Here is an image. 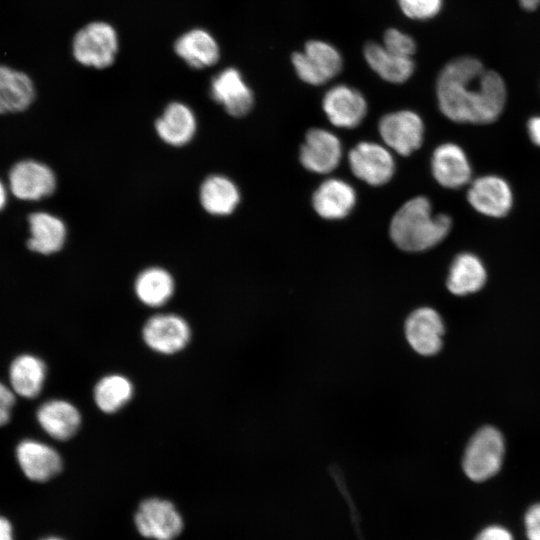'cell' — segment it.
<instances>
[{
  "mask_svg": "<svg viewBox=\"0 0 540 540\" xmlns=\"http://www.w3.org/2000/svg\"><path fill=\"white\" fill-rule=\"evenodd\" d=\"M436 95L445 117L476 125L496 121L507 99L503 78L470 56L457 57L442 68L436 81Z\"/></svg>",
  "mask_w": 540,
  "mask_h": 540,
  "instance_id": "6da1fadb",
  "label": "cell"
},
{
  "mask_svg": "<svg viewBox=\"0 0 540 540\" xmlns=\"http://www.w3.org/2000/svg\"><path fill=\"white\" fill-rule=\"evenodd\" d=\"M451 226L448 215L433 214L430 200L417 196L405 202L393 215L389 235L399 249L422 252L442 242Z\"/></svg>",
  "mask_w": 540,
  "mask_h": 540,
  "instance_id": "7a4b0ae2",
  "label": "cell"
},
{
  "mask_svg": "<svg viewBox=\"0 0 540 540\" xmlns=\"http://www.w3.org/2000/svg\"><path fill=\"white\" fill-rule=\"evenodd\" d=\"M505 439L494 426H483L468 441L463 458V471L473 481H485L501 469L505 455Z\"/></svg>",
  "mask_w": 540,
  "mask_h": 540,
  "instance_id": "3957f363",
  "label": "cell"
},
{
  "mask_svg": "<svg viewBox=\"0 0 540 540\" xmlns=\"http://www.w3.org/2000/svg\"><path fill=\"white\" fill-rule=\"evenodd\" d=\"M291 62L298 78L306 84L319 86L335 78L342 70L339 50L323 40H308L303 51L294 52Z\"/></svg>",
  "mask_w": 540,
  "mask_h": 540,
  "instance_id": "277c9868",
  "label": "cell"
},
{
  "mask_svg": "<svg viewBox=\"0 0 540 540\" xmlns=\"http://www.w3.org/2000/svg\"><path fill=\"white\" fill-rule=\"evenodd\" d=\"M117 50V33L105 22L87 24L76 33L72 44L74 58L84 66L97 69L110 66Z\"/></svg>",
  "mask_w": 540,
  "mask_h": 540,
  "instance_id": "5b68a950",
  "label": "cell"
},
{
  "mask_svg": "<svg viewBox=\"0 0 540 540\" xmlns=\"http://www.w3.org/2000/svg\"><path fill=\"white\" fill-rule=\"evenodd\" d=\"M424 128L422 118L412 110L388 113L378 124V131L385 146L401 156L411 155L421 147Z\"/></svg>",
  "mask_w": 540,
  "mask_h": 540,
  "instance_id": "8992f818",
  "label": "cell"
},
{
  "mask_svg": "<svg viewBox=\"0 0 540 540\" xmlns=\"http://www.w3.org/2000/svg\"><path fill=\"white\" fill-rule=\"evenodd\" d=\"M135 525L145 538L174 540L183 529V520L170 501L160 498L144 500L135 514Z\"/></svg>",
  "mask_w": 540,
  "mask_h": 540,
  "instance_id": "52a82bcc",
  "label": "cell"
},
{
  "mask_svg": "<svg viewBox=\"0 0 540 540\" xmlns=\"http://www.w3.org/2000/svg\"><path fill=\"white\" fill-rule=\"evenodd\" d=\"M392 151L385 145L363 141L349 152L352 173L371 186H381L390 181L395 172Z\"/></svg>",
  "mask_w": 540,
  "mask_h": 540,
  "instance_id": "ba28073f",
  "label": "cell"
},
{
  "mask_svg": "<svg viewBox=\"0 0 540 540\" xmlns=\"http://www.w3.org/2000/svg\"><path fill=\"white\" fill-rule=\"evenodd\" d=\"M56 176L46 164L36 160L17 162L8 174V189L18 199L38 201L53 194Z\"/></svg>",
  "mask_w": 540,
  "mask_h": 540,
  "instance_id": "9c48e42d",
  "label": "cell"
},
{
  "mask_svg": "<svg viewBox=\"0 0 540 540\" xmlns=\"http://www.w3.org/2000/svg\"><path fill=\"white\" fill-rule=\"evenodd\" d=\"M145 344L155 352L170 355L180 352L190 341L191 329L187 321L172 313L150 317L143 326Z\"/></svg>",
  "mask_w": 540,
  "mask_h": 540,
  "instance_id": "30bf717a",
  "label": "cell"
},
{
  "mask_svg": "<svg viewBox=\"0 0 540 540\" xmlns=\"http://www.w3.org/2000/svg\"><path fill=\"white\" fill-rule=\"evenodd\" d=\"M467 201L478 213L501 218L513 206V191L509 183L497 175H483L469 183Z\"/></svg>",
  "mask_w": 540,
  "mask_h": 540,
  "instance_id": "8fae6325",
  "label": "cell"
},
{
  "mask_svg": "<svg viewBox=\"0 0 540 540\" xmlns=\"http://www.w3.org/2000/svg\"><path fill=\"white\" fill-rule=\"evenodd\" d=\"M322 108L332 125L351 129L357 127L365 118L367 101L358 89L338 84L324 94Z\"/></svg>",
  "mask_w": 540,
  "mask_h": 540,
  "instance_id": "7c38bea8",
  "label": "cell"
},
{
  "mask_svg": "<svg viewBox=\"0 0 540 540\" xmlns=\"http://www.w3.org/2000/svg\"><path fill=\"white\" fill-rule=\"evenodd\" d=\"M341 158L342 144L335 134L322 128H312L306 133L299 154L305 169L328 174L336 169Z\"/></svg>",
  "mask_w": 540,
  "mask_h": 540,
  "instance_id": "4fadbf2b",
  "label": "cell"
},
{
  "mask_svg": "<svg viewBox=\"0 0 540 540\" xmlns=\"http://www.w3.org/2000/svg\"><path fill=\"white\" fill-rule=\"evenodd\" d=\"M444 331L442 317L431 307L414 310L405 321L406 340L422 356H433L441 350Z\"/></svg>",
  "mask_w": 540,
  "mask_h": 540,
  "instance_id": "5bb4252c",
  "label": "cell"
},
{
  "mask_svg": "<svg viewBox=\"0 0 540 540\" xmlns=\"http://www.w3.org/2000/svg\"><path fill=\"white\" fill-rule=\"evenodd\" d=\"M431 172L439 185L458 189L471 182L472 167L465 151L455 143L439 145L431 157Z\"/></svg>",
  "mask_w": 540,
  "mask_h": 540,
  "instance_id": "9a60e30c",
  "label": "cell"
},
{
  "mask_svg": "<svg viewBox=\"0 0 540 540\" xmlns=\"http://www.w3.org/2000/svg\"><path fill=\"white\" fill-rule=\"evenodd\" d=\"M16 458L24 475L35 482H46L62 469L60 454L50 445L24 439L16 447Z\"/></svg>",
  "mask_w": 540,
  "mask_h": 540,
  "instance_id": "2e32d148",
  "label": "cell"
},
{
  "mask_svg": "<svg viewBox=\"0 0 540 540\" xmlns=\"http://www.w3.org/2000/svg\"><path fill=\"white\" fill-rule=\"evenodd\" d=\"M211 97L234 117H242L250 112L254 98L250 87L235 68H226L211 81Z\"/></svg>",
  "mask_w": 540,
  "mask_h": 540,
  "instance_id": "e0dca14e",
  "label": "cell"
},
{
  "mask_svg": "<svg viewBox=\"0 0 540 540\" xmlns=\"http://www.w3.org/2000/svg\"><path fill=\"white\" fill-rule=\"evenodd\" d=\"M356 192L344 180L329 178L322 182L312 196L315 212L327 220L346 217L354 208Z\"/></svg>",
  "mask_w": 540,
  "mask_h": 540,
  "instance_id": "ac0fdd59",
  "label": "cell"
},
{
  "mask_svg": "<svg viewBox=\"0 0 540 540\" xmlns=\"http://www.w3.org/2000/svg\"><path fill=\"white\" fill-rule=\"evenodd\" d=\"M41 428L53 439L64 441L76 434L81 425V414L76 406L66 400L51 399L37 410Z\"/></svg>",
  "mask_w": 540,
  "mask_h": 540,
  "instance_id": "d6986e66",
  "label": "cell"
},
{
  "mask_svg": "<svg viewBox=\"0 0 540 540\" xmlns=\"http://www.w3.org/2000/svg\"><path fill=\"white\" fill-rule=\"evenodd\" d=\"M487 281V270L482 260L470 252L458 254L452 261L447 279L448 291L466 296L481 290Z\"/></svg>",
  "mask_w": 540,
  "mask_h": 540,
  "instance_id": "ffe728a7",
  "label": "cell"
},
{
  "mask_svg": "<svg viewBox=\"0 0 540 540\" xmlns=\"http://www.w3.org/2000/svg\"><path fill=\"white\" fill-rule=\"evenodd\" d=\"M363 56L371 70L389 83L402 84L413 75L415 70L412 57L396 55L382 44L373 41L364 45Z\"/></svg>",
  "mask_w": 540,
  "mask_h": 540,
  "instance_id": "44dd1931",
  "label": "cell"
},
{
  "mask_svg": "<svg viewBox=\"0 0 540 540\" xmlns=\"http://www.w3.org/2000/svg\"><path fill=\"white\" fill-rule=\"evenodd\" d=\"M30 236L28 248L36 253L49 255L63 247L67 229L64 222L48 212H34L29 215Z\"/></svg>",
  "mask_w": 540,
  "mask_h": 540,
  "instance_id": "7402d4cb",
  "label": "cell"
},
{
  "mask_svg": "<svg viewBox=\"0 0 540 540\" xmlns=\"http://www.w3.org/2000/svg\"><path fill=\"white\" fill-rule=\"evenodd\" d=\"M34 98V84L26 73L0 65V114L21 112Z\"/></svg>",
  "mask_w": 540,
  "mask_h": 540,
  "instance_id": "603a6c76",
  "label": "cell"
},
{
  "mask_svg": "<svg viewBox=\"0 0 540 540\" xmlns=\"http://www.w3.org/2000/svg\"><path fill=\"white\" fill-rule=\"evenodd\" d=\"M155 128L164 142L172 146H182L193 138L196 132V118L187 105L173 102L156 120Z\"/></svg>",
  "mask_w": 540,
  "mask_h": 540,
  "instance_id": "cb8c5ba5",
  "label": "cell"
},
{
  "mask_svg": "<svg viewBox=\"0 0 540 540\" xmlns=\"http://www.w3.org/2000/svg\"><path fill=\"white\" fill-rule=\"evenodd\" d=\"M174 49L179 57L195 69L210 67L220 57L216 40L204 29L184 33L175 42Z\"/></svg>",
  "mask_w": 540,
  "mask_h": 540,
  "instance_id": "d4e9b609",
  "label": "cell"
},
{
  "mask_svg": "<svg viewBox=\"0 0 540 540\" xmlns=\"http://www.w3.org/2000/svg\"><path fill=\"white\" fill-rule=\"evenodd\" d=\"M46 370V365L40 358L31 354L19 355L9 368L12 390L24 398H35L44 386Z\"/></svg>",
  "mask_w": 540,
  "mask_h": 540,
  "instance_id": "484cf974",
  "label": "cell"
},
{
  "mask_svg": "<svg viewBox=\"0 0 540 540\" xmlns=\"http://www.w3.org/2000/svg\"><path fill=\"white\" fill-rule=\"evenodd\" d=\"M240 201L237 186L227 177H208L200 188V202L210 214L222 216L232 213Z\"/></svg>",
  "mask_w": 540,
  "mask_h": 540,
  "instance_id": "4316f807",
  "label": "cell"
},
{
  "mask_svg": "<svg viewBox=\"0 0 540 540\" xmlns=\"http://www.w3.org/2000/svg\"><path fill=\"white\" fill-rule=\"evenodd\" d=\"M174 288L171 274L159 267L142 271L134 284L137 298L149 307H160L167 303L174 293Z\"/></svg>",
  "mask_w": 540,
  "mask_h": 540,
  "instance_id": "83f0119b",
  "label": "cell"
},
{
  "mask_svg": "<svg viewBox=\"0 0 540 540\" xmlns=\"http://www.w3.org/2000/svg\"><path fill=\"white\" fill-rule=\"evenodd\" d=\"M94 401L104 413H115L123 408L133 396L131 381L120 374H110L101 378L94 387Z\"/></svg>",
  "mask_w": 540,
  "mask_h": 540,
  "instance_id": "f1b7e54d",
  "label": "cell"
},
{
  "mask_svg": "<svg viewBox=\"0 0 540 540\" xmlns=\"http://www.w3.org/2000/svg\"><path fill=\"white\" fill-rule=\"evenodd\" d=\"M402 13L412 20L435 17L442 8V0H397Z\"/></svg>",
  "mask_w": 540,
  "mask_h": 540,
  "instance_id": "f546056e",
  "label": "cell"
},
{
  "mask_svg": "<svg viewBox=\"0 0 540 540\" xmlns=\"http://www.w3.org/2000/svg\"><path fill=\"white\" fill-rule=\"evenodd\" d=\"M382 45L388 51L404 57H412L417 49L413 37L397 28H389L384 32Z\"/></svg>",
  "mask_w": 540,
  "mask_h": 540,
  "instance_id": "4dcf8cb0",
  "label": "cell"
},
{
  "mask_svg": "<svg viewBox=\"0 0 540 540\" xmlns=\"http://www.w3.org/2000/svg\"><path fill=\"white\" fill-rule=\"evenodd\" d=\"M14 403V391L0 382V426L9 422Z\"/></svg>",
  "mask_w": 540,
  "mask_h": 540,
  "instance_id": "1f68e13d",
  "label": "cell"
},
{
  "mask_svg": "<svg viewBox=\"0 0 540 540\" xmlns=\"http://www.w3.org/2000/svg\"><path fill=\"white\" fill-rule=\"evenodd\" d=\"M525 527L529 540H540V503L531 506L527 511Z\"/></svg>",
  "mask_w": 540,
  "mask_h": 540,
  "instance_id": "d6a6232c",
  "label": "cell"
},
{
  "mask_svg": "<svg viewBox=\"0 0 540 540\" xmlns=\"http://www.w3.org/2000/svg\"><path fill=\"white\" fill-rule=\"evenodd\" d=\"M476 540H513L511 534L499 526H490L484 529Z\"/></svg>",
  "mask_w": 540,
  "mask_h": 540,
  "instance_id": "836d02e7",
  "label": "cell"
},
{
  "mask_svg": "<svg viewBox=\"0 0 540 540\" xmlns=\"http://www.w3.org/2000/svg\"><path fill=\"white\" fill-rule=\"evenodd\" d=\"M527 134L531 142L540 147V115L531 117L527 122Z\"/></svg>",
  "mask_w": 540,
  "mask_h": 540,
  "instance_id": "e575fe53",
  "label": "cell"
},
{
  "mask_svg": "<svg viewBox=\"0 0 540 540\" xmlns=\"http://www.w3.org/2000/svg\"><path fill=\"white\" fill-rule=\"evenodd\" d=\"M0 540H13L12 525L3 516H0Z\"/></svg>",
  "mask_w": 540,
  "mask_h": 540,
  "instance_id": "d590c367",
  "label": "cell"
},
{
  "mask_svg": "<svg viewBox=\"0 0 540 540\" xmlns=\"http://www.w3.org/2000/svg\"><path fill=\"white\" fill-rule=\"evenodd\" d=\"M8 200V187L0 179V211L6 206Z\"/></svg>",
  "mask_w": 540,
  "mask_h": 540,
  "instance_id": "8d00e7d4",
  "label": "cell"
},
{
  "mask_svg": "<svg viewBox=\"0 0 540 540\" xmlns=\"http://www.w3.org/2000/svg\"><path fill=\"white\" fill-rule=\"evenodd\" d=\"M42 540H63V539H61V538H59V537H52V536H51V537L43 538Z\"/></svg>",
  "mask_w": 540,
  "mask_h": 540,
  "instance_id": "74e56055",
  "label": "cell"
}]
</instances>
